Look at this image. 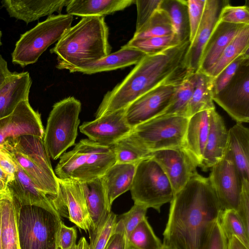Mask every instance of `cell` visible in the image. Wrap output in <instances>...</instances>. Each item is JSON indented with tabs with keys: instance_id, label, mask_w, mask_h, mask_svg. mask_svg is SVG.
<instances>
[{
	"instance_id": "6da1fadb",
	"label": "cell",
	"mask_w": 249,
	"mask_h": 249,
	"mask_svg": "<svg viewBox=\"0 0 249 249\" xmlns=\"http://www.w3.org/2000/svg\"><path fill=\"white\" fill-rule=\"evenodd\" d=\"M223 211L209 178L195 174L170 202L162 244L176 249H204Z\"/></svg>"
},
{
	"instance_id": "7a4b0ae2",
	"label": "cell",
	"mask_w": 249,
	"mask_h": 249,
	"mask_svg": "<svg viewBox=\"0 0 249 249\" xmlns=\"http://www.w3.org/2000/svg\"><path fill=\"white\" fill-rule=\"evenodd\" d=\"M109 30L104 17H86L71 27L50 52L57 55L56 67L71 72L110 53Z\"/></svg>"
},
{
	"instance_id": "3957f363",
	"label": "cell",
	"mask_w": 249,
	"mask_h": 249,
	"mask_svg": "<svg viewBox=\"0 0 249 249\" xmlns=\"http://www.w3.org/2000/svg\"><path fill=\"white\" fill-rule=\"evenodd\" d=\"M0 147L21 168L39 190L50 196H57L58 178L53 169L43 138L23 135L8 140Z\"/></svg>"
},
{
	"instance_id": "277c9868",
	"label": "cell",
	"mask_w": 249,
	"mask_h": 249,
	"mask_svg": "<svg viewBox=\"0 0 249 249\" xmlns=\"http://www.w3.org/2000/svg\"><path fill=\"white\" fill-rule=\"evenodd\" d=\"M54 170L60 179L88 182L102 177L116 162L112 146L82 139L60 158Z\"/></svg>"
},
{
	"instance_id": "5b68a950",
	"label": "cell",
	"mask_w": 249,
	"mask_h": 249,
	"mask_svg": "<svg viewBox=\"0 0 249 249\" xmlns=\"http://www.w3.org/2000/svg\"><path fill=\"white\" fill-rule=\"evenodd\" d=\"M17 215L20 249H58L57 238L62 221L56 211L18 202Z\"/></svg>"
},
{
	"instance_id": "8992f818",
	"label": "cell",
	"mask_w": 249,
	"mask_h": 249,
	"mask_svg": "<svg viewBox=\"0 0 249 249\" xmlns=\"http://www.w3.org/2000/svg\"><path fill=\"white\" fill-rule=\"evenodd\" d=\"M81 109V102L73 97L63 99L53 106L43 138L49 155L53 160L59 158L75 144Z\"/></svg>"
},
{
	"instance_id": "52a82bcc",
	"label": "cell",
	"mask_w": 249,
	"mask_h": 249,
	"mask_svg": "<svg viewBox=\"0 0 249 249\" xmlns=\"http://www.w3.org/2000/svg\"><path fill=\"white\" fill-rule=\"evenodd\" d=\"M72 21L73 16L67 14L52 15L38 23L21 36L12 53V62L22 67L36 63L71 27Z\"/></svg>"
},
{
	"instance_id": "ba28073f",
	"label": "cell",
	"mask_w": 249,
	"mask_h": 249,
	"mask_svg": "<svg viewBox=\"0 0 249 249\" xmlns=\"http://www.w3.org/2000/svg\"><path fill=\"white\" fill-rule=\"evenodd\" d=\"M130 192L134 203L153 208L159 213L161 206L170 203L174 196L169 179L151 158L138 163Z\"/></svg>"
},
{
	"instance_id": "9c48e42d",
	"label": "cell",
	"mask_w": 249,
	"mask_h": 249,
	"mask_svg": "<svg viewBox=\"0 0 249 249\" xmlns=\"http://www.w3.org/2000/svg\"><path fill=\"white\" fill-rule=\"evenodd\" d=\"M188 118L158 116L132 128L130 134L149 152L183 147Z\"/></svg>"
},
{
	"instance_id": "30bf717a",
	"label": "cell",
	"mask_w": 249,
	"mask_h": 249,
	"mask_svg": "<svg viewBox=\"0 0 249 249\" xmlns=\"http://www.w3.org/2000/svg\"><path fill=\"white\" fill-rule=\"evenodd\" d=\"M209 179L223 210L237 212L242 189V178L227 149L222 159L212 167Z\"/></svg>"
},
{
	"instance_id": "8fae6325",
	"label": "cell",
	"mask_w": 249,
	"mask_h": 249,
	"mask_svg": "<svg viewBox=\"0 0 249 249\" xmlns=\"http://www.w3.org/2000/svg\"><path fill=\"white\" fill-rule=\"evenodd\" d=\"M183 81L166 82L129 105L125 109L128 124L133 128L161 114L171 103L178 87Z\"/></svg>"
},
{
	"instance_id": "7c38bea8",
	"label": "cell",
	"mask_w": 249,
	"mask_h": 249,
	"mask_svg": "<svg viewBox=\"0 0 249 249\" xmlns=\"http://www.w3.org/2000/svg\"><path fill=\"white\" fill-rule=\"evenodd\" d=\"M213 100L237 123L249 122V60L238 69Z\"/></svg>"
},
{
	"instance_id": "4fadbf2b",
	"label": "cell",
	"mask_w": 249,
	"mask_h": 249,
	"mask_svg": "<svg viewBox=\"0 0 249 249\" xmlns=\"http://www.w3.org/2000/svg\"><path fill=\"white\" fill-rule=\"evenodd\" d=\"M58 182V195L55 197H51L54 208L60 216L68 214L71 222L89 234L93 225L81 182L59 178Z\"/></svg>"
},
{
	"instance_id": "5bb4252c",
	"label": "cell",
	"mask_w": 249,
	"mask_h": 249,
	"mask_svg": "<svg viewBox=\"0 0 249 249\" xmlns=\"http://www.w3.org/2000/svg\"><path fill=\"white\" fill-rule=\"evenodd\" d=\"M150 157L158 162L164 172L174 195L197 173V165L183 147L153 152Z\"/></svg>"
},
{
	"instance_id": "9a60e30c",
	"label": "cell",
	"mask_w": 249,
	"mask_h": 249,
	"mask_svg": "<svg viewBox=\"0 0 249 249\" xmlns=\"http://www.w3.org/2000/svg\"><path fill=\"white\" fill-rule=\"evenodd\" d=\"M44 134L40 115L33 109L28 100L21 101L11 114L0 119V145L23 135L43 138Z\"/></svg>"
},
{
	"instance_id": "2e32d148",
	"label": "cell",
	"mask_w": 249,
	"mask_h": 249,
	"mask_svg": "<svg viewBox=\"0 0 249 249\" xmlns=\"http://www.w3.org/2000/svg\"><path fill=\"white\" fill-rule=\"evenodd\" d=\"M125 108L112 112L94 120L85 122L80 126L81 133L98 143L112 146L129 134L132 128L125 118Z\"/></svg>"
},
{
	"instance_id": "e0dca14e",
	"label": "cell",
	"mask_w": 249,
	"mask_h": 249,
	"mask_svg": "<svg viewBox=\"0 0 249 249\" xmlns=\"http://www.w3.org/2000/svg\"><path fill=\"white\" fill-rule=\"evenodd\" d=\"M229 3L228 0H206L202 18L185 58V66L191 73L198 71L204 47L219 20L223 8Z\"/></svg>"
},
{
	"instance_id": "ac0fdd59",
	"label": "cell",
	"mask_w": 249,
	"mask_h": 249,
	"mask_svg": "<svg viewBox=\"0 0 249 249\" xmlns=\"http://www.w3.org/2000/svg\"><path fill=\"white\" fill-rule=\"evenodd\" d=\"M246 25L219 21L204 47L197 71L208 75L226 47Z\"/></svg>"
},
{
	"instance_id": "d6986e66",
	"label": "cell",
	"mask_w": 249,
	"mask_h": 249,
	"mask_svg": "<svg viewBox=\"0 0 249 249\" xmlns=\"http://www.w3.org/2000/svg\"><path fill=\"white\" fill-rule=\"evenodd\" d=\"M71 0H4L2 6L10 17L24 21L27 24L41 17L60 13Z\"/></svg>"
},
{
	"instance_id": "ffe728a7",
	"label": "cell",
	"mask_w": 249,
	"mask_h": 249,
	"mask_svg": "<svg viewBox=\"0 0 249 249\" xmlns=\"http://www.w3.org/2000/svg\"><path fill=\"white\" fill-rule=\"evenodd\" d=\"M15 163L17 170L7 187L11 196L20 206H36L56 211L50 196L39 190L21 168Z\"/></svg>"
},
{
	"instance_id": "44dd1931",
	"label": "cell",
	"mask_w": 249,
	"mask_h": 249,
	"mask_svg": "<svg viewBox=\"0 0 249 249\" xmlns=\"http://www.w3.org/2000/svg\"><path fill=\"white\" fill-rule=\"evenodd\" d=\"M228 130L221 116L215 109L210 110L208 135L200 167L203 171L212 168L226 152Z\"/></svg>"
},
{
	"instance_id": "7402d4cb",
	"label": "cell",
	"mask_w": 249,
	"mask_h": 249,
	"mask_svg": "<svg viewBox=\"0 0 249 249\" xmlns=\"http://www.w3.org/2000/svg\"><path fill=\"white\" fill-rule=\"evenodd\" d=\"M32 85L29 72H14L0 87V119L11 114L22 101L28 100Z\"/></svg>"
},
{
	"instance_id": "603a6c76",
	"label": "cell",
	"mask_w": 249,
	"mask_h": 249,
	"mask_svg": "<svg viewBox=\"0 0 249 249\" xmlns=\"http://www.w3.org/2000/svg\"><path fill=\"white\" fill-rule=\"evenodd\" d=\"M210 110H204L188 119L183 148L192 157L197 166H200L209 129Z\"/></svg>"
},
{
	"instance_id": "cb8c5ba5",
	"label": "cell",
	"mask_w": 249,
	"mask_h": 249,
	"mask_svg": "<svg viewBox=\"0 0 249 249\" xmlns=\"http://www.w3.org/2000/svg\"><path fill=\"white\" fill-rule=\"evenodd\" d=\"M94 232L111 212L102 177L81 182Z\"/></svg>"
},
{
	"instance_id": "d4e9b609",
	"label": "cell",
	"mask_w": 249,
	"mask_h": 249,
	"mask_svg": "<svg viewBox=\"0 0 249 249\" xmlns=\"http://www.w3.org/2000/svg\"><path fill=\"white\" fill-rule=\"evenodd\" d=\"M135 49L124 45L115 52L91 63L74 70L72 72H79L91 74L122 69L138 64L145 55Z\"/></svg>"
},
{
	"instance_id": "484cf974",
	"label": "cell",
	"mask_w": 249,
	"mask_h": 249,
	"mask_svg": "<svg viewBox=\"0 0 249 249\" xmlns=\"http://www.w3.org/2000/svg\"><path fill=\"white\" fill-rule=\"evenodd\" d=\"M137 164L116 162L102 177L111 206L116 198L130 190Z\"/></svg>"
},
{
	"instance_id": "4316f807",
	"label": "cell",
	"mask_w": 249,
	"mask_h": 249,
	"mask_svg": "<svg viewBox=\"0 0 249 249\" xmlns=\"http://www.w3.org/2000/svg\"><path fill=\"white\" fill-rule=\"evenodd\" d=\"M135 0H71L66 6L67 14L79 17H104L124 10Z\"/></svg>"
},
{
	"instance_id": "83f0119b",
	"label": "cell",
	"mask_w": 249,
	"mask_h": 249,
	"mask_svg": "<svg viewBox=\"0 0 249 249\" xmlns=\"http://www.w3.org/2000/svg\"><path fill=\"white\" fill-rule=\"evenodd\" d=\"M227 149L231 153L243 179L249 181V129L237 123L228 130Z\"/></svg>"
},
{
	"instance_id": "f1b7e54d",
	"label": "cell",
	"mask_w": 249,
	"mask_h": 249,
	"mask_svg": "<svg viewBox=\"0 0 249 249\" xmlns=\"http://www.w3.org/2000/svg\"><path fill=\"white\" fill-rule=\"evenodd\" d=\"M18 202L8 194L0 201L2 249H20L18 227Z\"/></svg>"
},
{
	"instance_id": "f546056e",
	"label": "cell",
	"mask_w": 249,
	"mask_h": 249,
	"mask_svg": "<svg viewBox=\"0 0 249 249\" xmlns=\"http://www.w3.org/2000/svg\"><path fill=\"white\" fill-rule=\"evenodd\" d=\"M191 77L194 89L188 107V118L199 112L215 109L212 89L213 78L200 71L192 73Z\"/></svg>"
},
{
	"instance_id": "4dcf8cb0",
	"label": "cell",
	"mask_w": 249,
	"mask_h": 249,
	"mask_svg": "<svg viewBox=\"0 0 249 249\" xmlns=\"http://www.w3.org/2000/svg\"><path fill=\"white\" fill-rule=\"evenodd\" d=\"M160 8L168 15L179 42L189 41L190 26L187 0H162Z\"/></svg>"
},
{
	"instance_id": "1f68e13d",
	"label": "cell",
	"mask_w": 249,
	"mask_h": 249,
	"mask_svg": "<svg viewBox=\"0 0 249 249\" xmlns=\"http://www.w3.org/2000/svg\"><path fill=\"white\" fill-rule=\"evenodd\" d=\"M249 49V24L246 25L228 45L208 75L214 78L228 65Z\"/></svg>"
},
{
	"instance_id": "d6a6232c",
	"label": "cell",
	"mask_w": 249,
	"mask_h": 249,
	"mask_svg": "<svg viewBox=\"0 0 249 249\" xmlns=\"http://www.w3.org/2000/svg\"><path fill=\"white\" fill-rule=\"evenodd\" d=\"M174 34V29L168 15L159 8L140 30L135 31L132 38H146Z\"/></svg>"
},
{
	"instance_id": "836d02e7",
	"label": "cell",
	"mask_w": 249,
	"mask_h": 249,
	"mask_svg": "<svg viewBox=\"0 0 249 249\" xmlns=\"http://www.w3.org/2000/svg\"><path fill=\"white\" fill-rule=\"evenodd\" d=\"M117 162L138 163L151 158V153L142 148L129 133L113 145Z\"/></svg>"
},
{
	"instance_id": "e575fe53",
	"label": "cell",
	"mask_w": 249,
	"mask_h": 249,
	"mask_svg": "<svg viewBox=\"0 0 249 249\" xmlns=\"http://www.w3.org/2000/svg\"><path fill=\"white\" fill-rule=\"evenodd\" d=\"M191 74L179 85L169 106L158 116H179L188 118V107L194 89Z\"/></svg>"
},
{
	"instance_id": "d590c367",
	"label": "cell",
	"mask_w": 249,
	"mask_h": 249,
	"mask_svg": "<svg viewBox=\"0 0 249 249\" xmlns=\"http://www.w3.org/2000/svg\"><path fill=\"white\" fill-rule=\"evenodd\" d=\"M179 44L180 43L177 36L174 34L169 36L146 38H132L125 46L137 49L146 55H151L160 53Z\"/></svg>"
},
{
	"instance_id": "8d00e7d4",
	"label": "cell",
	"mask_w": 249,
	"mask_h": 249,
	"mask_svg": "<svg viewBox=\"0 0 249 249\" xmlns=\"http://www.w3.org/2000/svg\"><path fill=\"white\" fill-rule=\"evenodd\" d=\"M219 222L228 240L232 237H235L249 249V232L247 231L236 211L223 210L220 215Z\"/></svg>"
},
{
	"instance_id": "74e56055",
	"label": "cell",
	"mask_w": 249,
	"mask_h": 249,
	"mask_svg": "<svg viewBox=\"0 0 249 249\" xmlns=\"http://www.w3.org/2000/svg\"><path fill=\"white\" fill-rule=\"evenodd\" d=\"M128 239L134 249H161L162 246L146 217L137 226Z\"/></svg>"
},
{
	"instance_id": "f35d334b",
	"label": "cell",
	"mask_w": 249,
	"mask_h": 249,
	"mask_svg": "<svg viewBox=\"0 0 249 249\" xmlns=\"http://www.w3.org/2000/svg\"><path fill=\"white\" fill-rule=\"evenodd\" d=\"M117 221V215L111 211L96 231L89 236L90 243L88 249H105Z\"/></svg>"
},
{
	"instance_id": "ab89813d",
	"label": "cell",
	"mask_w": 249,
	"mask_h": 249,
	"mask_svg": "<svg viewBox=\"0 0 249 249\" xmlns=\"http://www.w3.org/2000/svg\"><path fill=\"white\" fill-rule=\"evenodd\" d=\"M249 60V50H247L224 68L213 78V96L220 92L235 74L239 68Z\"/></svg>"
},
{
	"instance_id": "60d3db41",
	"label": "cell",
	"mask_w": 249,
	"mask_h": 249,
	"mask_svg": "<svg viewBox=\"0 0 249 249\" xmlns=\"http://www.w3.org/2000/svg\"><path fill=\"white\" fill-rule=\"evenodd\" d=\"M219 21L235 24H249V8L246 5L233 6L228 4L223 8Z\"/></svg>"
},
{
	"instance_id": "b9f144b4",
	"label": "cell",
	"mask_w": 249,
	"mask_h": 249,
	"mask_svg": "<svg viewBox=\"0 0 249 249\" xmlns=\"http://www.w3.org/2000/svg\"><path fill=\"white\" fill-rule=\"evenodd\" d=\"M147 209L142 204L134 203L128 212L121 215L119 220L123 224L128 237L137 226L146 217Z\"/></svg>"
},
{
	"instance_id": "7bdbcfd3",
	"label": "cell",
	"mask_w": 249,
	"mask_h": 249,
	"mask_svg": "<svg viewBox=\"0 0 249 249\" xmlns=\"http://www.w3.org/2000/svg\"><path fill=\"white\" fill-rule=\"evenodd\" d=\"M188 10L190 26V43L193 40L205 9L206 0H188Z\"/></svg>"
},
{
	"instance_id": "ee69618b",
	"label": "cell",
	"mask_w": 249,
	"mask_h": 249,
	"mask_svg": "<svg viewBox=\"0 0 249 249\" xmlns=\"http://www.w3.org/2000/svg\"><path fill=\"white\" fill-rule=\"evenodd\" d=\"M162 0H136L137 18L136 31L140 30L160 8Z\"/></svg>"
},
{
	"instance_id": "f6af8a7d",
	"label": "cell",
	"mask_w": 249,
	"mask_h": 249,
	"mask_svg": "<svg viewBox=\"0 0 249 249\" xmlns=\"http://www.w3.org/2000/svg\"><path fill=\"white\" fill-rule=\"evenodd\" d=\"M105 249H134L130 245L124 227L120 220L117 221L114 231Z\"/></svg>"
},
{
	"instance_id": "bcb514c9",
	"label": "cell",
	"mask_w": 249,
	"mask_h": 249,
	"mask_svg": "<svg viewBox=\"0 0 249 249\" xmlns=\"http://www.w3.org/2000/svg\"><path fill=\"white\" fill-rule=\"evenodd\" d=\"M204 249H228V239L223 231L219 219L214 223Z\"/></svg>"
},
{
	"instance_id": "7dc6e473",
	"label": "cell",
	"mask_w": 249,
	"mask_h": 249,
	"mask_svg": "<svg viewBox=\"0 0 249 249\" xmlns=\"http://www.w3.org/2000/svg\"><path fill=\"white\" fill-rule=\"evenodd\" d=\"M77 232L74 227H68L62 222L57 235V246L60 249H70L75 246Z\"/></svg>"
},
{
	"instance_id": "c3c4849f",
	"label": "cell",
	"mask_w": 249,
	"mask_h": 249,
	"mask_svg": "<svg viewBox=\"0 0 249 249\" xmlns=\"http://www.w3.org/2000/svg\"><path fill=\"white\" fill-rule=\"evenodd\" d=\"M242 189L237 212L249 232V181L242 179Z\"/></svg>"
},
{
	"instance_id": "681fc988",
	"label": "cell",
	"mask_w": 249,
	"mask_h": 249,
	"mask_svg": "<svg viewBox=\"0 0 249 249\" xmlns=\"http://www.w3.org/2000/svg\"><path fill=\"white\" fill-rule=\"evenodd\" d=\"M0 167L11 176L14 177L17 170L16 163L11 157L0 147Z\"/></svg>"
},
{
	"instance_id": "f907efd6",
	"label": "cell",
	"mask_w": 249,
	"mask_h": 249,
	"mask_svg": "<svg viewBox=\"0 0 249 249\" xmlns=\"http://www.w3.org/2000/svg\"><path fill=\"white\" fill-rule=\"evenodd\" d=\"M13 178L0 167V194L8 193V184Z\"/></svg>"
},
{
	"instance_id": "816d5d0a",
	"label": "cell",
	"mask_w": 249,
	"mask_h": 249,
	"mask_svg": "<svg viewBox=\"0 0 249 249\" xmlns=\"http://www.w3.org/2000/svg\"><path fill=\"white\" fill-rule=\"evenodd\" d=\"M12 73L8 68L7 62L0 54V87Z\"/></svg>"
},
{
	"instance_id": "f5cc1de1",
	"label": "cell",
	"mask_w": 249,
	"mask_h": 249,
	"mask_svg": "<svg viewBox=\"0 0 249 249\" xmlns=\"http://www.w3.org/2000/svg\"><path fill=\"white\" fill-rule=\"evenodd\" d=\"M228 249H249L235 237L228 240Z\"/></svg>"
},
{
	"instance_id": "db71d44e",
	"label": "cell",
	"mask_w": 249,
	"mask_h": 249,
	"mask_svg": "<svg viewBox=\"0 0 249 249\" xmlns=\"http://www.w3.org/2000/svg\"><path fill=\"white\" fill-rule=\"evenodd\" d=\"M89 244L84 237H82L77 244L70 249H88Z\"/></svg>"
},
{
	"instance_id": "11a10c76",
	"label": "cell",
	"mask_w": 249,
	"mask_h": 249,
	"mask_svg": "<svg viewBox=\"0 0 249 249\" xmlns=\"http://www.w3.org/2000/svg\"><path fill=\"white\" fill-rule=\"evenodd\" d=\"M0 249H2V244H1V212H0Z\"/></svg>"
},
{
	"instance_id": "9f6ffc18",
	"label": "cell",
	"mask_w": 249,
	"mask_h": 249,
	"mask_svg": "<svg viewBox=\"0 0 249 249\" xmlns=\"http://www.w3.org/2000/svg\"><path fill=\"white\" fill-rule=\"evenodd\" d=\"M161 249H176L162 244Z\"/></svg>"
},
{
	"instance_id": "6f0895ef",
	"label": "cell",
	"mask_w": 249,
	"mask_h": 249,
	"mask_svg": "<svg viewBox=\"0 0 249 249\" xmlns=\"http://www.w3.org/2000/svg\"><path fill=\"white\" fill-rule=\"evenodd\" d=\"M9 194V192L5 193V194H0V200H1L2 199L4 198L6 196L8 195Z\"/></svg>"
},
{
	"instance_id": "680465c9",
	"label": "cell",
	"mask_w": 249,
	"mask_h": 249,
	"mask_svg": "<svg viewBox=\"0 0 249 249\" xmlns=\"http://www.w3.org/2000/svg\"><path fill=\"white\" fill-rule=\"evenodd\" d=\"M1 35H2L1 32L0 30V46L1 45Z\"/></svg>"
}]
</instances>
